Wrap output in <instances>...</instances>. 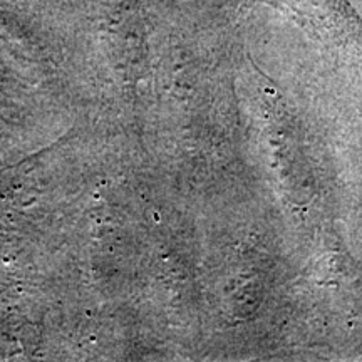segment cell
I'll return each mask as SVG.
<instances>
[{
  "label": "cell",
  "mask_w": 362,
  "mask_h": 362,
  "mask_svg": "<svg viewBox=\"0 0 362 362\" xmlns=\"http://www.w3.org/2000/svg\"><path fill=\"white\" fill-rule=\"evenodd\" d=\"M285 13L327 51L362 64V17L351 0H252Z\"/></svg>",
  "instance_id": "1"
}]
</instances>
